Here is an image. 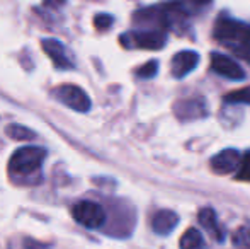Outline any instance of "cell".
<instances>
[{"label": "cell", "instance_id": "6da1fadb", "mask_svg": "<svg viewBox=\"0 0 250 249\" xmlns=\"http://www.w3.org/2000/svg\"><path fill=\"white\" fill-rule=\"evenodd\" d=\"M133 21L138 26V29H160L165 33L174 29L181 33L186 27L188 17H186L184 7L172 2L138 10V12H135Z\"/></svg>", "mask_w": 250, "mask_h": 249}, {"label": "cell", "instance_id": "d6986e66", "mask_svg": "<svg viewBox=\"0 0 250 249\" xmlns=\"http://www.w3.org/2000/svg\"><path fill=\"white\" fill-rule=\"evenodd\" d=\"M157 70H158V62L151 60L140 67V68L136 70V75H138L140 79H151V77L157 75Z\"/></svg>", "mask_w": 250, "mask_h": 249}, {"label": "cell", "instance_id": "5b68a950", "mask_svg": "<svg viewBox=\"0 0 250 249\" xmlns=\"http://www.w3.org/2000/svg\"><path fill=\"white\" fill-rule=\"evenodd\" d=\"M72 215L80 226L87 229H99L105 224V210L99 203L89 202V200L75 203L72 208Z\"/></svg>", "mask_w": 250, "mask_h": 249}, {"label": "cell", "instance_id": "9c48e42d", "mask_svg": "<svg viewBox=\"0 0 250 249\" xmlns=\"http://www.w3.org/2000/svg\"><path fill=\"white\" fill-rule=\"evenodd\" d=\"M211 70L228 80H244L245 79L244 68H242L233 58L225 57V55H220V53L211 55Z\"/></svg>", "mask_w": 250, "mask_h": 249}, {"label": "cell", "instance_id": "ffe728a7", "mask_svg": "<svg viewBox=\"0 0 250 249\" xmlns=\"http://www.w3.org/2000/svg\"><path fill=\"white\" fill-rule=\"evenodd\" d=\"M112 23H114V17L109 16V14H97L96 19H94V26L99 31L109 29L112 26Z\"/></svg>", "mask_w": 250, "mask_h": 249}, {"label": "cell", "instance_id": "5bb4252c", "mask_svg": "<svg viewBox=\"0 0 250 249\" xmlns=\"http://www.w3.org/2000/svg\"><path fill=\"white\" fill-rule=\"evenodd\" d=\"M181 249H206V241L198 229H188L179 241Z\"/></svg>", "mask_w": 250, "mask_h": 249}, {"label": "cell", "instance_id": "2e32d148", "mask_svg": "<svg viewBox=\"0 0 250 249\" xmlns=\"http://www.w3.org/2000/svg\"><path fill=\"white\" fill-rule=\"evenodd\" d=\"M5 132H7V135L14 140H34L36 138V133L31 132V130L26 128V126H21V125H10Z\"/></svg>", "mask_w": 250, "mask_h": 249}, {"label": "cell", "instance_id": "30bf717a", "mask_svg": "<svg viewBox=\"0 0 250 249\" xmlns=\"http://www.w3.org/2000/svg\"><path fill=\"white\" fill-rule=\"evenodd\" d=\"M242 157L240 152L235 149H225L221 152H218L214 157H211V169L216 174H230L238 171L242 164Z\"/></svg>", "mask_w": 250, "mask_h": 249}, {"label": "cell", "instance_id": "603a6c76", "mask_svg": "<svg viewBox=\"0 0 250 249\" xmlns=\"http://www.w3.org/2000/svg\"><path fill=\"white\" fill-rule=\"evenodd\" d=\"M66 0H44V5L48 7V9H60V7L65 5Z\"/></svg>", "mask_w": 250, "mask_h": 249}, {"label": "cell", "instance_id": "9a60e30c", "mask_svg": "<svg viewBox=\"0 0 250 249\" xmlns=\"http://www.w3.org/2000/svg\"><path fill=\"white\" fill-rule=\"evenodd\" d=\"M231 243L237 249H250V226H242L231 236Z\"/></svg>", "mask_w": 250, "mask_h": 249}, {"label": "cell", "instance_id": "ac0fdd59", "mask_svg": "<svg viewBox=\"0 0 250 249\" xmlns=\"http://www.w3.org/2000/svg\"><path fill=\"white\" fill-rule=\"evenodd\" d=\"M235 178H237L238 181H247V183H250V152H247L242 157V164H240V167H238Z\"/></svg>", "mask_w": 250, "mask_h": 249}, {"label": "cell", "instance_id": "4fadbf2b", "mask_svg": "<svg viewBox=\"0 0 250 249\" xmlns=\"http://www.w3.org/2000/svg\"><path fill=\"white\" fill-rule=\"evenodd\" d=\"M177 224H179V217L172 210H158L151 217V229L158 236H168L177 227Z\"/></svg>", "mask_w": 250, "mask_h": 249}, {"label": "cell", "instance_id": "8fae6325", "mask_svg": "<svg viewBox=\"0 0 250 249\" xmlns=\"http://www.w3.org/2000/svg\"><path fill=\"white\" fill-rule=\"evenodd\" d=\"M199 63V55L196 51H181V53H175L174 58L170 62V72L175 79H182V77L189 75L192 70L198 67Z\"/></svg>", "mask_w": 250, "mask_h": 249}, {"label": "cell", "instance_id": "3957f363", "mask_svg": "<svg viewBox=\"0 0 250 249\" xmlns=\"http://www.w3.org/2000/svg\"><path fill=\"white\" fill-rule=\"evenodd\" d=\"M46 150L41 147H24L14 152L9 160V176L16 183H36L41 180V167Z\"/></svg>", "mask_w": 250, "mask_h": 249}, {"label": "cell", "instance_id": "7a4b0ae2", "mask_svg": "<svg viewBox=\"0 0 250 249\" xmlns=\"http://www.w3.org/2000/svg\"><path fill=\"white\" fill-rule=\"evenodd\" d=\"M213 34L231 53L250 63V24L225 16L218 17Z\"/></svg>", "mask_w": 250, "mask_h": 249}, {"label": "cell", "instance_id": "e0dca14e", "mask_svg": "<svg viewBox=\"0 0 250 249\" xmlns=\"http://www.w3.org/2000/svg\"><path fill=\"white\" fill-rule=\"evenodd\" d=\"M225 103L227 104H250V87L233 91L225 96Z\"/></svg>", "mask_w": 250, "mask_h": 249}, {"label": "cell", "instance_id": "ba28073f", "mask_svg": "<svg viewBox=\"0 0 250 249\" xmlns=\"http://www.w3.org/2000/svg\"><path fill=\"white\" fill-rule=\"evenodd\" d=\"M43 50L48 57L51 58L53 65L60 70L73 68L75 67V60H73V55L65 45H62L58 40H43Z\"/></svg>", "mask_w": 250, "mask_h": 249}, {"label": "cell", "instance_id": "7c38bea8", "mask_svg": "<svg viewBox=\"0 0 250 249\" xmlns=\"http://www.w3.org/2000/svg\"><path fill=\"white\" fill-rule=\"evenodd\" d=\"M199 224L211 237H213L216 243H223L225 241V232L221 229L220 222H218V215L211 206H206V208H201L199 210Z\"/></svg>", "mask_w": 250, "mask_h": 249}, {"label": "cell", "instance_id": "277c9868", "mask_svg": "<svg viewBox=\"0 0 250 249\" xmlns=\"http://www.w3.org/2000/svg\"><path fill=\"white\" fill-rule=\"evenodd\" d=\"M125 48L140 50H160L167 41V33L160 29H135L119 38Z\"/></svg>", "mask_w": 250, "mask_h": 249}, {"label": "cell", "instance_id": "52a82bcc", "mask_svg": "<svg viewBox=\"0 0 250 249\" xmlns=\"http://www.w3.org/2000/svg\"><path fill=\"white\" fill-rule=\"evenodd\" d=\"M174 113L181 121L201 120L208 114V104L203 97H188L179 99L174 104Z\"/></svg>", "mask_w": 250, "mask_h": 249}, {"label": "cell", "instance_id": "7402d4cb", "mask_svg": "<svg viewBox=\"0 0 250 249\" xmlns=\"http://www.w3.org/2000/svg\"><path fill=\"white\" fill-rule=\"evenodd\" d=\"M24 249H50L48 244H41V243H36L33 239H26L24 241Z\"/></svg>", "mask_w": 250, "mask_h": 249}, {"label": "cell", "instance_id": "44dd1931", "mask_svg": "<svg viewBox=\"0 0 250 249\" xmlns=\"http://www.w3.org/2000/svg\"><path fill=\"white\" fill-rule=\"evenodd\" d=\"M211 0H174V3H177V5L181 7H199V5H206V3H209Z\"/></svg>", "mask_w": 250, "mask_h": 249}, {"label": "cell", "instance_id": "8992f818", "mask_svg": "<svg viewBox=\"0 0 250 249\" xmlns=\"http://www.w3.org/2000/svg\"><path fill=\"white\" fill-rule=\"evenodd\" d=\"M53 96L63 103L65 106L72 108V110L79 111V113H87L92 106L89 96L85 94V91L80 89L79 86H72V84H63V86L56 87L53 91Z\"/></svg>", "mask_w": 250, "mask_h": 249}]
</instances>
